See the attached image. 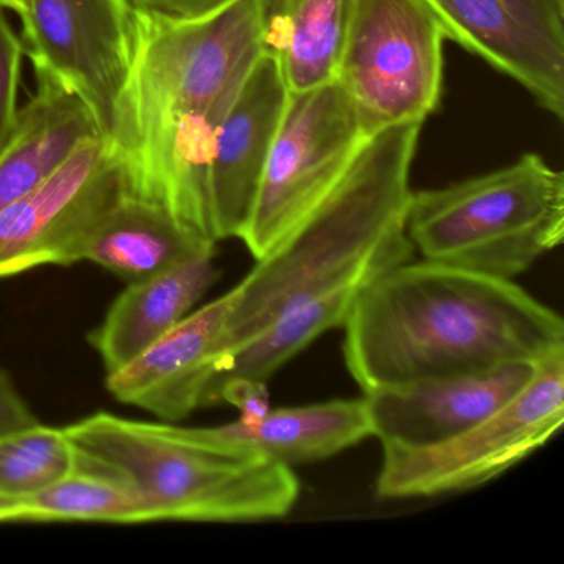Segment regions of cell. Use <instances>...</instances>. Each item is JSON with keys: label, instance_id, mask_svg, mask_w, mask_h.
<instances>
[{"label": "cell", "instance_id": "6da1fadb", "mask_svg": "<svg viewBox=\"0 0 564 564\" xmlns=\"http://www.w3.org/2000/svg\"><path fill=\"white\" fill-rule=\"evenodd\" d=\"M134 15L133 62L108 140L128 194L161 204L214 240L207 163L224 117L263 52L262 0H237L200 21Z\"/></svg>", "mask_w": 564, "mask_h": 564}, {"label": "cell", "instance_id": "7a4b0ae2", "mask_svg": "<svg viewBox=\"0 0 564 564\" xmlns=\"http://www.w3.org/2000/svg\"><path fill=\"white\" fill-rule=\"evenodd\" d=\"M343 326L345 365L362 394L564 352L563 318L513 280L429 260L369 283Z\"/></svg>", "mask_w": 564, "mask_h": 564}, {"label": "cell", "instance_id": "3957f363", "mask_svg": "<svg viewBox=\"0 0 564 564\" xmlns=\"http://www.w3.org/2000/svg\"><path fill=\"white\" fill-rule=\"evenodd\" d=\"M421 131L409 123L369 137L326 199L234 286L224 359L295 310L316 308L343 326L369 283L412 260L405 217Z\"/></svg>", "mask_w": 564, "mask_h": 564}, {"label": "cell", "instance_id": "277c9868", "mask_svg": "<svg viewBox=\"0 0 564 564\" xmlns=\"http://www.w3.org/2000/svg\"><path fill=\"white\" fill-rule=\"evenodd\" d=\"M65 432L77 451V468L123 481L153 508L158 521L279 520L299 500L292 467L213 427L97 412Z\"/></svg>", "mask_w": 564, "mask_h": 564}, {"label": "cell", "instance_id": "5b68a950", "mask_svg": "<svg viewBox=\"0 0 564 564\" xmlns=\"http://www.w3.org/2000/svg\"><path fill=\"white\" fill-rule=\"evenodd\" d=\"M405 229L422 260L513 280L564 239V176L540 154L412 191Z\"/></svg>", "mask_w": 564, "mask_h": 564}, {"label": "cell", "instance_id": "8992f818", "mask_svg": "<svg viewBox=\"0 0 564 564\" xmlns=\"http://www.w3.org/2000/svg\"><path fill=\"white\" fill-rule=\"evenodd\" d=\"M445 39L424 0H352L335 82L368 137L437 110Z\"/></svg>", "mask_w": 564, "mask_h": 564}, {"label": "cell", "instance_id": "52a82bcc", "mask_svg": "<svg viewBox=\"0 0 564 564\" xmlns=\"http://www.w3.org/2000/svg\"><path fill=\"white\" fill-rule=\"evenodd\" d=\"M564 422V352L538 362L531 381L503 408L460 434L427 445H384L376 491L425 498L480 487L530 457Z\"/></svg>", "mask_w": 564, "mask_h": 564}, {"label": "cell", "instance_id": "ba28073f", "mask_svg": "<svg viewBox=\"0 0 564 564\" xmlns=\"http://www.w3.org/2000/svg\"><path fill=\"white\" fill-rule=\"evenodd\" d=\"M336 82L290 95L239 239L253 259L275 252L345 176L368 140Z\"/></svg>", "mask_w": 564, "mask_h": 564}, {"label": "cell", "instance_id": "9c48e42d", "mask_svg": "<svg viewBox=\"0 0 564 564\" xmlns=\"http://www.w3.org/2000/svg\"><path fill=\"white\" fill-rule=\"evenodd\" d=\"M107 137L82 144L37 189L0 210V280L44 265H74L85 237L127 194Z\"/></svg>", "mask_w": 564, "mask_h": 564}, {"label": "cell", "instance_id": "30bf717a", "mask_svg": "<svg viewBox=\"0 0 564 564\" xmlns=\"http://www.w3.org/2000/svg\"><path fill=\"white\" fill-rule=\"evenodd\" d=\"M21 18L37 75L77 91L110 137L133 62V9L127 0H28Z\"/></svg>", "mask_w": 564, "mask_h": 564}, {"label": "cell", "instance_id": "8fae6325", "mask_svg": "<svg viewBox=\"0 0 564 564\" xmlns=\"http://www.w3.org/2000/svg\"><path fill=\"white\" fill-rule=\"evenodd\" d=\"M445 37L564 120V0H424Z\"/></svg>", "mask_w": 564, "mask_h": 564}, {"label": "cell", "instance_id": "7c38bea8", "mask_svg": "<svg viewBox=\"0 0 564 564\" xmlns=\"http://www.w3.org/2000/svg\"><path fill=\"white\" fill-rule=\"evenodd\" d=\"M282 70L262 52L224 117L207 163L210 237L239 239L290 100Z\"/></svg>", "mask_w": 564, "mask_h": 564}, {"label": "cell", "instance_id": "4fadbf2b", "mask_svg": "<svg viewBox=\"0 0 564 564\" xmlns=\"http://www.w3.org/2000/svg\"><path fill=\"white\" fill-rule=\"evenodd\" d=\"M538 362L517 361L366 392L372 437L384 445L427 447L460 434L514 398Z\"/></svg>", "mask_w": 564, "mask_h": 564}, {"label": "cell", "instance_id": "5bb4252c", "mask_svg": "<svg viewBox=\"0 0 564 564\" xmlns=\"http://www.w3.org/2000/svg\"><path fill=\"white\" fill-rule=\"evenodd\" d=\"M234 302L232 289L189 313L140 358L107 375L108 392L123 404L173 424L207 405L226 358L224 338Z\"/></svg>", "mask_w": 564, "mask_h": 564}, {"label": "cell", "instance_id": "9a60e30c", "mask_svg": "<svg viewBox=\"0 0 564 564\" xmlns=\"http://www.w3.org/2000/svg\"><path fill=\"white\" fill-rule=\"evenodd\" d=\"M37 78V94L19 110L0 148V210L51 180L82 144L105 137L77 91L47 75Z\"/></svg>", "mask_w": 564, "mask_h": 564}, {"label": "cell", "instance_id": "2e32d148", "mask_svg": "<svg viewBox=\"0 0 564 564\" xmlns=\"http://www.w3.org/2000/svg\"><path fill=\"white\" fill-rule=\"evenodd\" d=\"M214 257L216 250H209L166 272L128 283L101 325L88 335L107 375L140 358L193 312L219 280Z\"/></svg>", "mask_w": 564, "mask_h": 564}, {"label": "cell", "instance_id": "e0dca14e", "mask_svg": "<svg viewBox=\"0 0 564 564\" xmlns=\"http://www.w3.org/2000/svg\"><path fill=\"white\" fill-rule=\"evenodd\" d=\"M216 246L161 204L127 193L85 237L77 260L131 283L166 272Z\"/></svg>", "mask_w": 564, "mask_h": 564}, {"label": "cell", "instance_id": "ac0fdd59", "mask_svg": "<svg viewBox=\"0 0 564 564\" xmlns=\"http://www.w3.org/2000/svg\"><path fill=\"white\" fill-rule=\"evenodd\" d=\"M213 431L250 445L286 467L333 457L372 437L365 395L270 409L259 421L229 422Z\"/></svg>", "mask_w": 564, "mask_h": 564}, {"label": "cell", "instance_id": "d6986e66", "mask_svg": "<svg viewBox=\"0 0 564 564\" xmlns=\"http://www.w3.org/2000/svg\"><path fill=\"white\" fill-rule=\"evenodd\" d=\"M352 0H262V45L290 94L333 84Z\"/></svg>", "mask_w": 564, "mask_h": 564}, {"label": "cell", "instance_id": "ffe728a7", "mask_svg": "<svg viewBox=\"0 0 564 564\" xmlns=\"http://www.w3.org/2000/svg\"><path fill=\"white\" fill-rule=\"evenodd\" d=\"M18 521L138 524L158 520L153 508L123 481L77 468L54 487L21 500Z\"/></svg>", "mask_w": 564, "mask_h": 564}, {"label": "cell", "instance_id": "44dd1931", "mask_svg": "<svg viewBox=\"0 0 564 564\" xmlns=\"http://www.w3.org/2000/svg\"><path fill=\"white\" fill-rule=\"evenodd\" d=\"M78 455L65 429L39 422L0 437V494L34 497L74 474Z\"/></svg>", "mask_w": 564, "mask_h": 564}, {"label": "cell", "instance_id": "7402d4cb", "mask_svg": "<svg viewBox=\"0 0 564 564\" xmlns=\"http://www.w3.org/2000/svg\"><path fill=\"white\" fill-rule=\"evenodd\" d=\"M0 8V148L8 140L19 115V87L25 45L12 31Z\"/></svg>", "mask_w": 564, "mask_h": 564}, {"label": "cell", "instance_id": "603a6c76", "mask_svg": "<svg viewBox=\"0 0 564 564\" xmlns=\"http://www.w3.org/2000/svg\"><path fill=\"white\" fill-rule=\"evenodd\" d=\"M133 12L161 21H200L224 11L237 0H127Z\"/></svg>", "mask_w": 564, "mask_h": 564}, {"label": "cell", "instance_id": "cb8c5ba5", "mask_svg": "<svg viewBox=\"0 0 564 564\" xmlns=\"http://www.w3.org/2000/svg\"><path fill=\"white\" fill-rule=\"evenodd\" d=\"M229 402L239 409L237 421L256 422L270 411L269 391L263 381L256 379H230L217 389L214 404Z\"/></svg>", "mask_w": 564, "mask_h": 564}, {"label": "cell", "instance_id": "d4e9b609", "mask_svg": "<svg viewBox=\"0 0 564 564\" xmlns=\"http://www.w3.org/2000/svg\"><path fill=\"white\" fill-rule=\"evenodd\" d=\"M37 415L15 388L12 376L0 369V437L39 424Z\"/></svg>", "mask_w": 564, "mask_h": 564}, {"label": "cell", "instance_id": "484cf974", "mask_svg": "<svg viewBox=\"0 0 564 564\" xmlns=\"http://www.w3.org/2000/svg\"><path fill=\"white\" fill-rule=\"evenodd\" d=\"M19 510H21V500L0 494V523L18 521Z\"/></svg>", "mask_w": 564, "mask_h": 564}, {"label": "cell", "instance_id": "4316f807", "mask_svg": "<svg viewBox=\"0 0 564 564\" xmlns=\"http://www.w3.org/2000/svg\"><path fill=\"white\" fill-rule=\"evenodd\" d=\"M0 8L11 9V11L22 15L25 12V8H28V0H0Z\"/></svg>", "mask_w": 564, "mask_h": 564}]
</instances>
